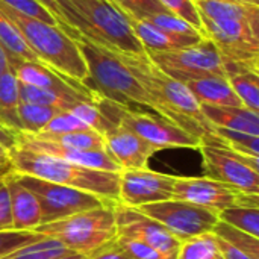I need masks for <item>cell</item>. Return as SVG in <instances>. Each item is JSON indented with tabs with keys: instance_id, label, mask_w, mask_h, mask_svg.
<instances>
[{
	"instance_id": "obj_1",
	"label": "cell",
	"mask_w": 259,
	"mask_h": 259,
	"mask_svg": "<svg viewBox=\"0 0 259 259\" xmlns=\"http://www.w3.org/2000/svg\"><path fill=\"white\" fill-rule=\"evenodd\" d=\"M140 80L152 100V109L184 127L199 140L214 135V126L205 117L202 105L178 79L158 68L146 52L124 53L112 50Z\"/></svg>"
},
{
	"instance_id": "obj_11",
	"label": "cell",
	"mask_w": 259,
	"mask_h": 259,
	"mask_svg": "<svg viewBox=\"0 0 259 259\" xmlns=\"http://www.w3.org/2000/svg\"><path fill=\"white\" fill-rule=\"evenodd\" d=\"M147 55L158 68L181 82L202 76L226 77L220 52L208 38L188 47L168 52H150Z\"/></svg>"
},
{
	"instance_id": "obj_36",
	"label": "cell",
	"mask_w": 259,
	"mask_h": 259,
	"mask_svg": "<svg viewBox=\"0 0 259 259\" xmlns=\"http://www.w3.org/2000/svg\"><path fill=\"white\" fill-rule=\"evenodd\" d=\"M214 135H217L222 140V143L234 152L259 158V137L223 127H214Z\"/></svg>"
},
{
	"instance_id": "obj_7",
	"label": "cell",
	"mask_w": 259,
	"mask_h": 259,
	"mask_svg": "<svg viewBox=\"0 0 259 259\" xmlns=\"http://www.w3.org/2000/svg\"><path fill=\"white\" fill-rule=\"evenodd\" d=\"M96 103L114 124L124 126L146 140L158 152L162 149H199L200 140L161 114L134 111L129 106L97 96Z\"/></svg>"
},
{
	"instance_id": "obj_34",
	"label": "cell",
	"mask_w": 259,
	"mask_h": 259,
	"mask_svg": "<svg viewBox=\"0 0 259 259\" xmlns=\"http://www.w3.org/2000/svg\"><path fill=\"white\" fill-rule=\"evenodd\" d=\"M67 111L71 112L77 120H80L87 127L94 129L102 135L114 127V124L100 111L99 105L93 100H79L73 103Z\"/></svg>"
},
{
	"instance_id": "obj_3",
	"label": "cell",
	"mask_w": 259,
	"mask_h": 259,
	"mask_svg": "<svg viewBox=\"0 0 259 259\" xmlns=\"http://www.w3.org/2000/svg\"><path fill=\"white\" fill-rule=\"evenodd\" d=\"M0 11L17 27L24 42L42 64L68 79L80 83L87 82L88 70L80 49L77 47L74 38H71L61 26L18 12L5 5L2 0Z\"/></svg>"
},
{
	"instance_id": "obj_18",
	"label": "cell",
	"mask_w": 259,
	"mask_h": 259,
	"mask_svg": "<svg viewBox=\"0 0 259 259\" xmlns=\"http://www.w3.org/2000/svg\"><path fill=\"white\" fill-rule=\"evenodd\" d=\"M106 153L121 167V170L147 168L149 159L158 152L146 140L124 126H114L105 135Z\"/></svg>"
},
{
	"instance_id": "obj_43",
	"label": "cell",
	"mask_w": 259,
	"mask_h": 259,
	"mask_svg": "<svg viewBox=\"0 0 259 259\" xmlns=\"http://www.w3.org/2000/svg\"><path fill=\"white\" fill-rule=\"evenodd\" d=\"M8 231H14V223H12L9 191L2 179L0 181V232H8Z\"/></svg>"
},
{
	"instance_id": "obj_39",
	"label": "cell",
	"mask_w": 259,
	"mask_h": 259,
	"mask_svg": "<svg viewBox=\"0 0 259 259\" xmlns=\"http://www.w3.org/2000/svg\"><path fill=\"white\" fill-rule=\"evenodd\" d=\"M117 8L140 18H147L153 14L165 12L167 9L158 0H111Z\"/></svg>"
},
{
	"instance_id": "obj_47",
	"label": "cell",
	"mask_w": 259,
	"mask_h": 259,
	"mask_svg": "<svg viewBox=\"0 0 259 259\" xmlns=\"http://www.w3.org/2000/svg\"><path fill=\"white\" fill-rule=\"evenodd\" d=\"M8 65H9V58H8V53L0 42V74L8 68Z\"/></svg>"
},
{
	"instance_id": "obj_17",
	"label": "cell",
	"mask_w": 259,
	"mask_h": 259,
	"mask_svg": "<svg viewBox=\"0 0 259 259\" xmlns=\"http://www.w3.org/2000/svg\"><path fill=\"white\" fill-rule=\"evenodd\" d=\"M12 68L18 82L23 85L56 91L77 100L96 102L97 99V94L85 83L68 79L39 61H20L18 64L12 65Z\"/></svg>"
},
{
	"instance_id": "obj_32",
	"label": "cell",
	"mask_w": 259,
	"mask_h": 259,
	"mask_svg": "<svg viewBox=\"0 0 259 259\" xmlns=\"http://www.w3.org/2000/svg\"><path fill=\"white\" fill-rule=\"evenodd\" d=\"M217 215L220 222L253 237H259V208L232 206L220 211Z\"/></svg>"
},
{
	"instance_id": "obj_14",
	"label": "cell",
	"mask_w": 259,
	"mask_h": 259,
	"mask_svg": "<svg viewBox=\"0 0 259 259\" xmlns=\"http://www.w3.org/2000/svg\"><path fill=\"white\" fill-rule=\"evenodd\" d=\"M112 209L117 225V238L140 240L158 249L164 255L176 258L181 241L161 223L143 214L140 209L121 205L118 202L112 205Z\"/></svg>"
},
{
	"instance_id": "obj_50",
	"label": "cell",
	"mask_w": 259,
	"mask_h": 259,
	"mask_svg": "<svg viewBox=\"0 0 259 259\" xmlns=\"http://www.w3.org/2000/svg\"><path fill=\"white\" fill-rule=\"evenodd\" d=\"M8 149H9V147L0 140V158H9V156H8Z\"/></svg>"
},
{
	"instance_id": "obj_27",
	"label": "cell",
	"mask_w": 259,
	"mask_h": 259,
	"mask_svg": "<svg viewBox=\"0 0 259 259\" xmlns=\"http://www.w3.org/2000/svg\"><path fill=\"white\" fill-rule=\"evenodd\" d=\"M32 135L41 140L56 143L64 147H71L79 150H105V137L90 127L68 132V134H61V135H38V134H32Z\"/></svg>"
},
{
	"instance_id": "obj_29",
	"label": "cell",
	"mask_w": 259,
	"mask_h": 259,
	"mask_svg": "<svg viewBox=\"0 0 259 259\" xmlns=\"http://www.w3.org/2000/svg\"><path fill=\"white\" fill-rule=\"evenodd\" d=\"M58 112H61V109L20 102L17 108V115H18L20 127H21L20 132H27V134L39 132Z\"/></svg>"
},
{
	"instance_id": "obj_8",
	"label": "cell",
	"mask_w": 259,
	"mask_h": 259,
	"mask_svg": "<svg viewBox=\"0 0 259 259\" xmlns=\"http://www.w3.org/2000/svg\"><path fill=\"white\" fill-rule=\"evenodd\" d=\"M202 30L220 52L226 77L259 73V26L243 20H214L200 15Z\"/></svg>"
},
{
	"instance_id": "obj_6",
	"label": "cell",
	"mask_w": 259,
	"mask_h": 259,
	"mask_svg": "<svg viewBox=\"0 0 259 259\" xmlns=\"http://www.w3.org/2000/svg\"><path fill=\"white\" fill-rule=\"evenodd\" d=\"M33 232L53 238L68 250L85 258L117 240V225L112 205L73 214L62 220L41 225Z\"/></svg>"
},
{
	"instance_id": "obj_28",
	"label": "cell",
	"mask_w": 259,
	"mask_h": 259,
	"mask_svg": "<svg viewBox=\"0 0 259 259\" xmlns=\"http://www.w3.org/2000/svg\"><path fill=\"white\" fill-rule=\"evenodd\" d=\"M175 259H225L212 232L181 241Z\"/></svg>"
},
{
	"instance_id": "obj_13",
	"label": "cell",
	"mask_w": 259,
	"mask_h": 259,
	"mask_svg": "<svg viewBox=\"0 0 259 259\" xmlns=\"http://www.w3.org/2000/svg\"><path fill=\"white\" fill-rule=\"evenodd\" d=\"M173 199L220 212L232 206L259 208L258 194H247L209 178H175Z\"/></svg>"
},
{
	"instance_id": "obj_20",
	"label": "cell",
	"mask_w": 259,
	"mask_h": 259,
	"mask_svg": "<svg viewBox=\"0 0 259 259\" xmlns=\"http://www.w3.org/2000/svg\"><path fill=\"white\" fill-rule=\"evenodd\" d=\"M205 117L214 127H223L259 137L258 112L246 106H211L202 105Z\"/></svg>"
},
{
	"instance_id": "obj_38",
	"label": "cell",
	"mask_w": 259,
	"mask_h": 259,
	"mask_svg": "<svg viewBox=\"0 0 259 259\" xmlns=\"http://www.w3.org/2000/svg\"><path fill=\"white\" fill-rule=\"evenodd\" d=\"M168 12L187 20L191 26H194L197 30H202V21H200V15L199 11L196 8V5L193 3V0H158Z\"/></svg>"
},
{
	"instance_id": "obj_22",
	"label": "cell",
	"mask_w": 259,
	"mask_h": 259,
	"mask_svg": "<svg viewBox=\"0 0 259 259\" xmlns=\"http://www.w3.org/2000/svg\"><path fill=\"white\" fill-rule=\"evenodd\" d=\"M199 15L214 20H243L259 26V3L252 0H193Z\"/></svg>"
},
{
	"instance_id": "obj_37",
	"label": "cell",
	"mask_w": 259,
	"mask_h": 259,
	"mask_svg": "<svg viewBox=\"0 0 259 259\" xmlns=\"http://www.w3.org/2000/svg\"><path fill=\"white\" fill-rule=\"evenodd\" d=\"M80 129H87V126L80 120H77L71 112L61 111L36 134L38 135H61V134H68V132L80 131Z\"/></svg>"
},
{
	"instance_id": "obj_30",
	"label": "cell",
	"mask_w": 259,
	"mask_h": 259,
	"mask_svg": "<svg viewBox=\"0 0 259 259\" xmlns=\"http://www.w3.org/2000/svg\"><path fill=\"white\" fill-rule=\"evenodd\" d=\"M228 82L241 105L250 111H259V76L255 71L237 73L228 76Z\"/></svg>"
},
{
	"instance_id": "obj_33",
	"label": "cell",
	"mask_w": 259,
	"mask_h": 259,
	"mask_svg": "<svg viewBox=\"0 0 259 259\" xmlns=\"http://www.w3.org/2000/svg\"><path fill=\"white\" fill-rule=\"evenodd\" d=\"M20 102L35 103V105H42V106H50V108H56L61 111H67L73 103H76L79 100L64 96L56 91L35 88V87L20 83Z\"/></svg>"
},
{
	"instance_id": "obj_52",
	"label": "cell",
	"mask_w": 259,
	"mask_h": 259,
	"mask_svg": "<svg viewBox=\"0 0 259 259\" xmlns=\"http://www.w3.org/2000/svg\"><path fill=\"white\" fill-rule=\"evenodd\" d=\"M6 173H8V171H2V173H0V181H2L3 178H5V175H6Z\"/></svg>"
},
{
	"instance_id": "obj_48",
	"label": "cell",
	"mask_w": 259,
	"mask_h": 259,
	"mask_svg": "<svg viewBox=\"0 0 259 259\" xmlns=\"http://www.w3.org/2000/svg\"><path fill=\"white\" fill-rule=\"evenodd\" d=\"M52 259H85L83 255H80V253H76V252H67V253H62V255H59V256H55V258Z\"/></svg>"
},
{
	"instance_id": "obj_15",
	"label": "cell",
	"mask_w": 259,
	"mask_h": 259,
	"mask_svg": "<svg viewBox=\"0 0 259 259\" xmlns=\"http://www.w3.org/2000/svg\"><path fill=\"white\" fill-rule=\"evenodd\" d=\"M175 178L147 168H134L120 171L118 203L140 208L143 205L173 199Z\"/></svg>"
},
{
	"instance_id": "obj_24",
	"label": "cell",
	"mask_w": 259,
	"mask_h": 259,
	"mask_svg": "<svg viewBox=\"0 0 259 259\" xmlns=\"http://www.w3.org/2000/svg\"><path fill=\"white\" fill-rule=\"evenodd\" d=\"M147 20L152 24H155L158 29H161L167 36H170L178 44L179 49L193 46V44L202 41L203 38H206L203 32L197 30L187 20H184L168 11L153 14V15L147 17Z\"/></svg>"
},
{
	"instance_id": "obj_31",
	"label": "cell",
	"mask_w": 259,
	"mask_h": 259,
	"mask_svg": "<svg viewBox=\"0 0 259 259\" xmlns=\"http://www.w3.org/2000/svg\"><path fill=\"white\" fill-rule=\"evenodd\" d=\"M67 252L70 250L59 241L49 238V237H42L39 241L21 246L0 256V259H52Z\"/></svg>"
},
{
	"instance_id": "obj_9",
	"label": "cell",
	"mask_w": 259,
	"mask_h": 259,
	"mask_svg": "<svg viewBox=\"0 0 259 259\" xmlns=\"http://www.w3.org/2000/svg\"><path fill=\"white\" fill-rule=\"evenodd\" d=\"M199 152L202 153L205 178L259 196V158L234 152L217 135L202 137Z\"/></svg>"
},
{
	"instance_id": "obj_10",
	"label": "cell",
	"mask_w": 259,
	"mask_h": 259,
	"mask_svg": "<svg viewBox=\"0 0 259 259\" xmlns=\"http://www.w3.org/2000/svg\"><path fill=\"white\" fill-rule=\"evenodd\" d=\"M14 175L21 185H24L36 196L41 206V225L53 223L65 217H70L73 214L96 209L105 205H114L102 200L100 197L91 193L77 188L59 185L29 175H20V173H14Z\"/></svg>"
},
{
	"instance_id": "obj_23",
	"label": "cell",
	"mask_w": 259,
	"mask_h": 259,
	"mask_svg": "<svg viewBox=\"0 0 259 259\" xmlns=\"http://www.w3.org/2000/svg\"><path fill=\"white\" fill-rule=\"evenodd\" d=\"M20 105V82L12 65L0 74V126L14 132L21 131L17 108Z\"/></svg>"
},
{
	"instance_id": "obj_53",
	"label": "cell",
	"mask_w": 259,
	"mask_h": 259,
	"mask_svg": "<svg viewBox=\"0 0 259 259\" xmlns=\"http://www.w3.org/2000/svg\"><path fill=\"white\" fill-rule=\"evenodd\" d=\"M252 2H256V3H259V0H252Z\"/></svg>"
},
{
	"instance_id": "obj_46",
	"label": "cell",
	"mask_w": 259,
	"mask_h": 259,
	"mask_svg": "<svg viewBox=\"0 0 259 259\" xmlns=\"http://www.w3.org/2000/svg\"><path fill=\"white\" fill-rule=\"evenodd\" d=\"M215 241H217L219 249H220V252H222V255H223L225 259H253L250 255H247L246 252L237 249L235 246L229 244L228 241H225V240H222L219 237H215Z\"/></svg>"
},
{
	"instance_id": "obj_4",
	"label": "cell",
	"mask_w": 259,
	"mask_h": 259,
	"mask_svg": "<svg viewBox=\"0 0 259 259\" xmlns=\"http://www.w3.org/2000/svg\"><path fill=\"white\" fill-rule=\"evenodd\" d=\"M65 21L80 35L109 50L144 52L124 14L111 0H56Z\"/></svg>"
},
{
	"instance_id": "obj_35",
	"label": "cell",
	"mask_w": 259,
	"mask_h": 259,
	"mask_svg": "<svg viewBox=\"0 0 259 259\" xmlns=\"http://www.w3.org/2000/svg\"><path fill=\"white\" fill-rule=\"evenodd\" d=\"M212 234L225 241H228L229 244L235 246L237 249L246 252L247 255H250L253 259H259V240L258 237H253L247 232H243L240 229H235L223 222H217Z\"/></svg>"
},
{
	"instance_id": "obj_49",
	"label": "cell",
	"mask_w": 259,
	"mask_h": 259,
	"mask_svg": "<svg viewBox=\"0 0 259 259\" xmlns=\"http://www.w3.org/2000/svg\"><path fill=\"white\" fill-rule=\"evenodd\" d=\"M2 171H11L9 158H0V173H2Z\"/></svg>"
},
{
	"instance_id": "obj_26",
	"label": "cell",
	"mask_w": 259,
	"mask_h": 259,
	"mask_svg": "<svg viewBox=\"0 0 259 259\" xmlns=\"http://www.w3.org/2000/svg\"><path fill=\"white\" fill-rule=\"evenodd\" d=\"M0 42L8 53L11 65H15L20 61H39L38 56L24 42L17 27L9 21V18L2 11H0Z\"/></svg>"
},
{
	"instance_id": "obj_51",
	"label": "cell",
	"mask_w": 259,
	"mask_h": 259,
	"mask_svg": "<svg viewBox=\"0 0 259 259\" xmlns=\"http://www.w3.org/2000/svg\"><path fill=\"white\" fill-rule=\"evenodd\" d=\"M2 132H3V127H2V126H0V140H2V141H3V143H5V144H6V141H5V138H3V137H2ZM6 146H8V144H6Z\"/></svg>"
},
{
	"instance_id": "obj_42",
	"label": "cell",
	"mask_w": 259,
	"mask_h": 259,
	"mask_svg": "<svg viewBox=\"0 0 259 259\" xmlns=\"http://www.w3.org/2000/svg\"><path fill=\"white\" fill-rule=\"evenodd\" d=\"M5 5L14 8L15 11L18 12H23L29 17H33V18H38V20H42L46 23H50V24H58V21L55 20V17L38 2V0H2ZM59 26V24H58Z\"/></svg>"
},
{
	"instance_id": "obj_12",
	"label": "cell",
	"mask_w": 259,
	"mask_h": 259,
	"mask_svg": "<svg viewBox=\"0 0 259 259\" xmlns=\"http://www.w3.org/2000/svg\"><path fill=\"white\" fill-rule=\"evenodd\" d=\"M137 209L161 223L179 241L209 234L219 222L217 212L176 199L143 205Z\"/></svg>"
},
{
	"instance_id": "obj_21",
	"label": "cell",
	"mask_w": 259,
	"mask_h": 259,
	"mask_svg": "<svg viewBox=\"0 0 259 259\" xmlns=\"http://www.w3.org/2000/svg\"><path fill=\"white\" fill-rule=\"evenodd\" d=\"M200 105L211 106H243L226 77L202 76L182 82Z\"/></svg>"
},
{
	"instance_id": "obj_40",
	"label": "cell",
	"mask_w": 259,
	"mask_h": 259,
	"mask_svg": "<svg viewBox=\"0 0 259 259\" xmlns=\"http://www.w3.org/2000/svg\"><path fill=\"white\" fill-rule=\"evenodd\" d=\"M117 243L120 247L131 256V259H173L158 249L152 247L150 244L140 241V240H132V238H117Z\"/></svg>"
},
{
	"instance_id": "obj_45",
	"label": "cell",
	"mask_w": 259,
	"mask_h": 259,
	"mask_svg": "<svg viewBox=\"0 0 259 259\" xmlns=\"http://www.w3.org/2000/svg\"><path fill=\"white\" fill-rule=\"evenodd\" d=\"M53 17H55V20L58 21V24L73 38V35L77 32V30H74L67 21H65V18H64V15H62V12H61V9H59V5H58V2L56 0H38Z\"/></svg>"
},
{
	"instance_id": "obj_19",
	"label": "cell",
	"mask_w": 259,
	"mask_h": 259,
	"mask_svg": "<svg viewBox=\"0 0 259 259\" xmlns=\"http://www.w3.org/2000/svg\"><path fill=\"white\" fill-rule=\"evenodd\" d=\"M3 182L9 191L14 231L33 232L41 225V206L36 196L21 185L12 171L5 175Z\"/></svg>"
},
{
	"instance_id": "obj_54",
	"label": "cell",
	"mask_w": 259,
	"mask_h": 259,
	"mask_svg": "<svg viewBox=\"0 0 259 259\" xmlns=\"http://www.w3.org/2000/svg\"><path fill=\"white\" fill-rule=\"evenodd\" d=\"M68 2H77V0H68Z\"/></svg>"
},
{
	"instance_id": "obj_16",
	"label": "cell",
	"mask_w": 259,
	"mask_h": 259,
	"mask_svg": "<svg viewBox=\"0 0 259 259\" xmlns=\"http://www.w3.org/2000/svg\"><path fill=\"white\" fill-rule=\"evenodd\" d=\"M12 144L46 153L59 159H64L71 164H77L87 168L93 170H102V171H111V173H120L121 167L106 153V150H79V149H71V147H64L56 143L41 140L32 134L27 132H14L12 137Z\"/></svg>"
},
{
	"instance_id": "obj_44",
	"label": "cell",
	"mask_w": 259,
	"mask_h": 259,
	"mask_svg": "<svg viewBox=\"0 0 259 259\" xmlns=\"http://www.w3.org/2000/svg\"><path fill=\"white\" fill-rule=\"evenodd\" d=\"M85 259H131V256L120 247V244L115 240V241L109 243L108 246L88 255Z\"/></svg>"
},
{
	"instance_id": "obj_5",
	"label": "cell",
	"mask_w": 259,
	"mask_h": 259,
	"mask_svg": "<svg viewBox=\"0 0 259 259\" xmlns=\"http://www.w3.org/2000/svg\"><path fill=\"white\" fill-rule=\"evenodd\" d=\"M74 41L85 59L88 79L85 83L97 96L118 102L138 103L152 109V100L140 80L123 64V61L109 49L96 44L79 32L74 33Z\"/></svg>"
},
{
	"instance_id": "obj_41",
	"label": "cell",
	"mask_w": 259,
	"mask_h": 259,
	"mask_svg": "<svg viewBox=\"0 0 259 259\" xmlns=\"http://www.w3.org/2000/svg\"><path fill=\"white\" fill-rule=\"evenodd\" d=\"M42 238L41 234L36 232H24V231H8L0 232V256L35 241H39Z\"/></svg>"
},
{
	"instance_id": "obj_2",
	"label": "cell",
	"mask_w": 259,
	"mask_h": 259,
	"mask_svg": "<svg viewBox=\"0 0 259 259\" xmlns=\"http://www.w3.org/2000/svg\"><path fill=\"white\" fill-rule=\"evenodd\" d=\"M8 156L11 171L29 175L59 185L91 193L108 203L118 202L120 173L87 168L64 159L33 152L20 146H9Z\"/></svg>"
},
{
	"instance_id": "obj_25",
	"label": "cell",
	"mask_w": 259,
	"mask_h": 259,
	"mask_svg": "<svg viewBox=\"0 0 259 259\" xmlns=\"http://www.w3.org/2000/svg\"><path fill=\"white\" fill-rule=\"evenodd\" d=\"M121 12L124 14L131 29L134 30L138 41L141 42L146 53H150V52H168V50L179 49L178 44L170 36H167L161 29H158L155 24H152L147 18H140V17H135V15H132L129 12H124V11H121Z\"/></svg>"
}]
</instances>
